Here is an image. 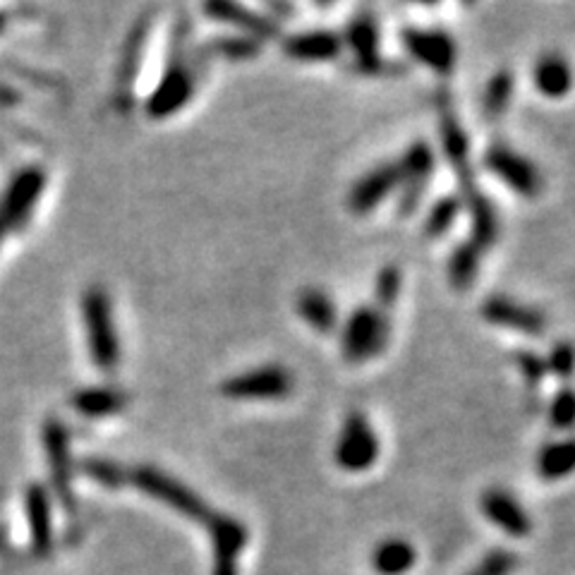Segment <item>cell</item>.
Listing matches in <instances>:
<instances>
[{
    "mask_svg": "<svg viewBox=\"0 0 575 575\" xmlns=\"http://www.w3.org/2000/svg\"><path fill=\"white\" fill-rule=\"evenodd\" d=\"M544 365L547 372H554L559 379H571L575 374V345L568 341L556 343Z\"/></svg>",
    "mask_w": 575,
    "mask_h": 575,
    "instance_id": "32",
    "label": "cell"
},
{
    "mask_svg": "<svg viewBox=\"0 0 575 575\" xmlns=\"http://www.w3.org/2000/svg\"><path fill=\"white\" fill-rule=\"evenodd\" d=\"M283 51L293 60L302 63H329L336 60L343 51V39L331 29H314V32H300L283 41Z\"/></svg>",
    "mask_w": 575,
    "mask_h": 575,
    "instance_id": "15",
    "label": "cell"
},
{
    "mask_svg": "<svg viewBox=\"0 0 575 575\" xmlns=\"http://www.w3.org/2000/svg\"><path fill=\"white\" fill-rule=\"evenodd\" d=\"M65 432L63 427L51 425L46 429V449L48 458H51V470L53 477H56L58 489L63 492L65 501H68V487H70V465H68V444H65Z\"/></svg>",
    "mask_w": 575,
    "mask_h": 575,
    "instance_id": "24",
    "label": "cell"
},
{
    "mask_svg": "<svg viewBox=\"0 0 575 575\" xmlns=\"http://www.w3.org/2000/svg\"><path fill=\"white\" fill-rule=\"evenodd\" d=\"M82 314L94 365L106 374L115 372L120 362V341L113 322V307L106 290L89 288L82 302Z\"/></svg>",
    "mask_w": 575,
    "mask_h": 575,
    "instance_id": "2",
    "label": "cell"
},
{
    "mask_svg": "<svg viewBox=\"0 0 575 575\" xmlns=\"http://www.w3.org/2000/svg\"><path fill=\"white\" fill-rule=\"evenodd\" d=\"M372 566L379 575H403L415 566V549L405 540H386L374 549Z\"/></svg>",
    "mask_w": 575,
    "mask_h": 575,
    "instance_id": "22",
    "label": "cell"
},
{
    "mask_svg": "<svg viewBox=\"0 0 575 575\" xmlns=\"http://www.w3.org/2000/svg\"><path fill=\"white\" fill-rule=\"evenodd\" d=\"M460 214V199L458 197H441L437 204H434L432 211H429L425 230L429 238H441V235L449 233V228L456 223Z\"/></svg>",
    "mask_w": 575,
    "mask_h": 575,
    "instance_id": "27",
    "label": "cell"
},
{
    "mask_svg": "<svg viewBox=\"0 0 575 575\" xmlns=\"http://www.w3.org/2000/svg\"><path fill=\"white\" fill-rule=\"evenodd\" d=\"M511 96H513V75L508 70H499L492 80H489L487 89H484L482 111L487 115V120H499L508 104H511Z\"/></svg>",
    "mask_w": 575,
    "mask_h": 575,
    "instance_id": "26",
    "label": "cell"
},
{
    "mask_svg": "<svg viewBox=\"0 0 575 575\" xmlns=\"http://www.w3.org/2000/svg\"><path fill=\"white\" fill-rule=\"evenodd\" d=\"M549 422L554 429H573L575 427V391L561 389L549 403Z\"/></svg>",
    "mask_w": 575,
    "mask_h": 575,
    "instance_id": "30",
    "label": "cell"
},
{
    "mask_svg": "<svg viewBox=\"0 0 575 575\" xmlns=\"http://www.w3.org/2000/svg\"><path fill=\"white\" fill-rule=\"evenodd\" d=\"M532 80H535V87L540 89L544 96L549 99H561L571 92L573 87V70L568 65V60L559 53H544V56L537 60L535 70H532Z\"/></svg>",
    "mask_w": 575,
    "mask_h": 575,
    "instance_id": "19",
    "label": "cell"
},
{
    "mask_svg": "<svg viewBox=\"0 0 575 575\" xmlns=\"http://www.w3.org/2000/svg\"><path fill=\"white\" fill-rule=\"evenodd\" d=\"M482 511L496 528L508 532L511 537H525L532 530L530 516L525 508L504 489H489L482 494Z\"/></svg>",
    "mask_w": 575,
    "mask_h": 575,
    "instance_id": "16",
    "label": "cell"
},
{
    "mask_svg": "<svg viewBox=\"0 0 575 575\" xmlns=\"http://www.w3.org/2000/svg\"><path fill=\"white\" fill-rule=\"evenodd\" d=\"M192 92H195V70L187 65V58L183 56V48H180L178 39L159 87L151 94L147 111L151 118H166V115L180 111L190 101Z\"/></svg>",
    "mask_w": 575,
    "mask_h": 575,
    "instance_id": "6",
    "label": "cell"
},
{
    "mask_svg": "<svg viewBox=\"0 0 575 575\" xmlns=\"http://www.w3.org/2000/svg\"><path fill=\"white\" fill-rule=\"evenodd\" d=\"M221 391L223 396L235 398V401H250V398L271 401V398H286L293 393V374L278 365H266L223 381Z\"/></svg>",
    "mask_w": 575,
    "mask_h": 575,
    "instance_id": "9",
    "label": "cell"
},
{
    "mask_svg": "<svg viewBox=\"0 0 575 575\" xmlns=\"http://www.w3.org/2000/svg\"><path fill=\"white\" fill-rule=\"evenodd\" d=\"M348 46L353 48L357 65L362 72H379L381 70V56H379V29L374 22L372 12H362L357 15L348 27Z\"/></svg>",
    "mask_w": 575,
    "mask_h": 575,
    "instance_id": "18",
    "label": "cell"
},
{
    "mask_svg": "<svg viewBox=\"0 0 575 575\" xmlns=\"http://www.w3.org/2000/svg\"><path fill=\"white\" fill-rule=\"evenodd\" d=\"M89 472H92L96 480L104 482V484H111V487H115V484L123 482V472H120V470L115 468V465H111V463L89 465Z\"/></svg>",
    "mask_w": 575,
    "mask_h": 575,
    "instance_id": "35",
    "label": "cell"
},
{
    "mask_svg": "<svg viewBox=\"0 0 575 575\" xmlns=\"http://www.w3.org/2000/svg\"><path fill=\"white\" fill-rule=\"evenodd\" d=\"M401 185V173H398L396 163H381L372 168L367 175L357 180L353 190H350L348 204L355 214H369L381 199L391 195L396 187Z\"/></svg>",
    "mask_w": 575,
    "mask_h": 575,
    "instance_id": "14",
    "label": "cell"
},
{
    "mask_svg": "<svg viewBox=\"0 0 575 575\" xmlns=\"http://www.w3.org/2000/svg\"><path fill=\"white\" fill-rule=\"evenodd\" d=\"M75 405L89 415H106V413H113V410H118L120 405H123V396L115 391L96 389V391L82 393Z\"/></svg>",
    "mask_w": 575,
    "mask_h": 575,
    "instance_id": "29",
    "label": "cell"
},
{
    "mask_svg": "<svg viewBox=\"0 0 575 575\" xmlns=\"http://www.w3.org/2000/svg\"><path fill=\"white\" fill-rule=\"evenodd\" d=\"M207 528L214 542V575H238V556L247 544V530L233 516L211 513Z\"/></svg>",
    "mask_w": 575,
    "mask_h": 575,
    "instance_id": "12",
    "label": "cell"
},
{
    "mask_svg": "<svg viewBox=\"0 0 575 575\" xmlns=\"http://www.w3.org/2000/svg\"><path fill=\"white\" fill-rule=\"evenodd\" d=\"M389 317L377 305H362L343 326V355L350 362L372 360L389 343Z\"/></svg>",
    "mask_w": 575,
    "mask_h": 575,
    "instance_id": "3",
    "label": "cell"
},
{
    "mask_svg": "<svg viewBox=\"0 0 575 575\" xmlns=\"http://www.w3.org/2000/svg\"><path fill=\"white\" fill-rule=\"evenodd\" d=\"M379 458V439L374 434L372 425H369L365 413L353 410L345 417L341 437L336 444V463L341 470L348 472H362L374 465Z\"/></svg>",
    "mask_w": 575,
    "mask_h": 575,
    "instance_id": "7",
    "label": "cell"
},
{
    "mask_svg": "<svg viewBox=\"0 0 575 575\" xmlns=\"http://www.w3.org/2000/svg\"><path fill=\"white\" fill-rule=\"evenodd\" d=\"M484 166L520 197L532 199L542 192L540 171L532 166V161L518 154L516 149L506 147V144H492L484 154Z\"/></svg>",
    "mask_w": 575,
    "mask_h": 575,
    "instance_id": "8",
    "label": "cell"
},
{
    "mask_svg": "<svg viewBox=\"0 0 575 575\" xmlns=\"http://www.w3.org/2000/svg\"><path fill=\"white\" fill-rule=\"evenodd\" d=\"M480 259L482 250L472 242H463V245L456 247V252L451 254L449 259V278L451 283L458 290H465L475 281L477 269H480Z\"/></svg>",
    "mask_w": 575,
    "mask_h": 575,
    "instance_id": "25",
    "label": "cell"
},
{
    "mask_svg": "<svg viewBox=\"0 0 575 575\" xmlns=\"http://www.w3.org/2000/svg\"><path fill=\"white\" fill-rule=\"evenodd\" d=\"M482 317L487 319L489 324L506 326V329L518 331V334L525 336H542L544 329H547V319H544L540 310L523 305V302L504 298V295H494V298L484 302Z\"/></svg>",
    "mask_w": 575,
    "mask_h": 575,
    "instance_id": "13",
    "label": "cell"
},
{
    "mask_svg": "<svg viewBox=\"0 0 575 575\" xmlns=\"http://www.w3.org/2000/svg\"><path fill=\"white\" fill-rule=\"evenodd\" d=\"M27 516L34 549L39 554H46L51 549V508H48V496L41 487H32L27 492Z\"/></svg>",
    "mask_w": 575,
    "mask_h": 575,
    "instance_id": "23",
    "label": "cell"
},
{
    "mask_svg": "<svg viewBox=\"0 0 575 575\" xmlns=\"http://www.w3.org/2000/svg\"><path fill=\"white\" fill-rule=\"evenodd\" d=\"M204 10H207L209 15L214 17V20L233 24V27L242 29V32H245L247 36H252V39H257V41L276 39L278 36V24L271 20V17L259 15V12L245 8V5L209 3Z\"/></svg>",
    "mask_w": 575,
    "mask_h": 575,
    "instance_id": "17",
    "label": "cell"
},
{
    "mask_svg": "<svg viewBox=\"0 0 575 575\" xmlns=\"http://www.w3.org/2000/svg\"><path fill=\"white\" fill-rule=\"evenodd\" d=\"M537 470L544 480H564L575 472V439H561L547 444L537 458Z\"/></svg>",
    "mask_w": 575,
    "mask_h": 575,
    "instance_id": "21",
    "label": "cell"
},
{
    "mask_svg": "<svg viewBox=\"0 0 575 575\" xmlns=\"http://www.w3.org/2000/svg\"><path fill=\"white\" fill-rule=\"evenodd\" d=\"M401 293V271L396 266H386L379 271L377 286H374V298H377L379 310H389Z\"/></svg>",
    "mask_w": 575,
    "mask_h": 575,
    "instance_id": "31",
    "label": "cell"
},
{
    "mask_svg": "<svg viewBox=\"0 0 575 575\" xmlns=\"http://www.w3.org/2000/svg\"><path fill=\"white\" fill-rule=\"evenodd\" d=\"M403 46L415 60L432 68L434 72H451L456 65V44L444 29H405L401 34Z\"/></svg>",
    "mask_w": 575,
    "mask_h": 575,
    "instance_id": "11",
    "label": "cell"
},
{
    "mask_svg": "<svg viewBox=\"0 0 575 575\" xmlns=\"http://www.w3.org/2000/svg\"><path fill=\"white\" fill-rule=\"evenodd\" d=\"M298 314L319 334H331L338 324V312L334 300L324 290L307 288L298 298Z\"/></svg>",
    "mask_w": 575,
    "mask_h": 575,
    "instance_id": "20",
    "label": "cell"
},
{
    "mask_svg": "<svg viewBox=\"0 0 575 575\" xmlns=\"http://www.w3.org/2000/svg\"><path fill=\"white\" fill-rule=\"evenodd\" d=\"M516 365L532 389H537V386L542 384L544 374H547V365H544L542 357H537L535 353H528V350H523V353H516Z\"/></svg>",
    "mask_w": 575,
    "mask_h": 575,
    "instance_id": "33",
    "label": "cell"
},
{
    "mask_svg": "<svg viewBox=\"0 0 575 575\" xmlns=\"http://www.w3.org/2000/svg\"><path fill=\"white\" fill-rule=\"evenodd\" d=\"M214 51L228 60H252L262 51V41L252 36H223L214 44Z\"/></svg>",
    "mask_w": 575,
    "mask_h": 575,
    "instance_id": "28",
    "label": "cell"
},
{
    "mask_svg": "<svg viewBox=\"0 0 575 575\" xmlns=\"http://www.w3.org/2000/svg\"><path fill=\"white\" fill-rule=\"evenodd\" d=\"M441 142H444L446 159H449L453 173L460 185V197H463L465 207L470 211L472 223V245L480 250H489L499 238V219H496L494 204L489 202L487 195L477 187L475 175L470 168V147L468 137H465L463 127L456 120V115L446 111L441 115Z\"/></svg>",
    "mask_w": 575,
    "mask_h": 575,
    "instance_id": "1",
    "label": "cell"
},
{
    "mask_svg": "<svg viewBox=\"0 0 575 575\" xmlns=\"http://www.w3.org/2000/svg\"><path fill=\"white\" fill-rule=\"evenodd\" d=\"M396 166L398 173H401V185H403L398 211H401V216H410L417 207H420L425 187L429 183V178H432L434 154L427 142H415L413 147L401 156V161H396Z\"/></svg>",
    "mask_w": 575,
    "mask_h": 575,
    "instance_id": "10",
    "label": "cell"
},
{
    "mask_svg": "<svg viewBox=\"0 0 575 575\" xmlns=\"http://www.w3.org/2000/svg\"><path fill=\"white\" fill-rule=\"evenodd\" d=\"M513 566H516V556L499 549V552L489 554L487 559L482 561V566L477 568V571H472L470 575H508L513 571Z\"/></svg>",
    "mask_w": 575,
    "mask_h": 575,
    "instance_id": "34",
    "label": "cell"
},
{
    "mask_svg": "<svg viewBox=\"0 0 575 575\" xmlns=\"http://www.w3.org/2000/svg\"><path fill=\"white\" fill-rule=\"evenodd\" d=\"M46 187V173L41 168H24L10 180L0 197V245L10 233L20 230L32 219L36 202Z\"/></svg>",
    "mask_w": 575,
    "mask_h": 575,
    "instance_id": "5",
    "label": "cell"
},
{
    "mask_svg": "<svg viewBox=\"0 0 575 575\" xmlns=\"http://www.w3.org/2000/svg\"><path fill=\"white\" fill-rule=\"evenodd\" d=\"M130 482L135 484L137 489H142L144 494L154 496V499H159L161 504L171 506L173 511L183 513L185 518L197 520V523H209L211 513H214V511H209L207 504H204L202 496L192 492L190 487H185L180 480H175V477L166 475V472H161L156 468H147V465H142V468H137L135 472H132Z\"/></svg>",
    "mask_w": 575,
    "mask_h": 575,
    "instance_id": "4",
    "label": "cell"
}]
</instances>
